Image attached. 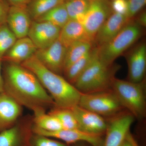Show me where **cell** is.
<instances>
[{"label":"cell","instance_id":"obj_1","mask_svg":"<svg viewBox=\"0 0 146 146\" xmlns=\"http://www.w3.org/2000/svg\"><path fill=\"white\" fill-rule=\"evenodd\" d=\"M2 72L4 91L33 113L54 106L52 98L32 72L21 64L6 62Z\"/></svg>","mask_w":146,"mask_h":146},{"label":"cell","instance_id":"obj_2","mask_svg":"<svg viewBox=\"0 0 146 146\" xmlns=\"http://www.w3.org/2000/svg\"><path fill=\"white\" fill-rule=\"evenodd\" d=\"M21 65L36 76L52 98L54 107L72 109L78 105L82 93L60 75L46 68L34 55Z\"/></svg>","mask_w":146,"mask_h":146},{"label":"cell","instance_id":"obj_3","mask_svg":"<svg viewBox=\"0 0 146 146\" xmlns=\"http://www.w3.org/2000/svg\"><path fill=\"white\" fill-rule=\"evenodd\" d=\"M118 65H108L97 54L73 85L82 94H89L111 89L112 80L120 69Z\"/></svg>","mask_w":146,"mask_h":146},{"label":"cell","instance_id":"obj_4","mask_svg":"<svg viewBox=\"0 0 146 146\" xmlns=\"http://www.w3.org/2000/svg\"><path fill=\"white\" fill-rule=\"evenodd\" d=\"M111 89L124 109L139 120L146 115V82L135 83L117 78L112 80Z\"/></svg>","mask_w":146,"mask_h":146},{"label":"cell","instance_id":"obj_5","mask_svg":"<svg viewBox=\"0 0 146 146\" xmlns=\"http://www.w3.org/2000/svg\"><path fill=\"white\" fill-rule=\"evenodd\" d=\"M142 27L130 20L109 42L98 48L100 59L108 65L130 48L141 37Z\"/></svg>","mask_w":146,"mask_h":146},{"label":"cell","instance_id":"obj_6","mask_svg":"<svg viewBox=\"0 0 146 146\" xmlns=\"http://www.w3.org/2000/svg\"><path fill=\"white\" fill-rule=\"evenodd\" d=\"M78 105L104 118L115 116L124 109L111 89L95 93L82 94Z\"/></svg>","mask_w":146,"mask_h":146},{"label":"cell","instance_id":"obj_7","mask_svg":"<svg viewBox=\"0 0 146 146\" xmlns=\"http://www.w3.org/2000/svg\"><path fill=\"white\" fill-rule=\"evenodd\" d=\"M108 119L103 146H121L135 118L128 111H123Z\"/></svg>","mask_w":146,"mask_h":146},{"label":"cell","instance_id":"obj_8","mask_svg":"<svg viewBox=\"0 0 146 146\" xmlns=\"http://www.w3.org/2000/svg\"><path fill=\"white\" fill-rule=\"evenodd\" d=\"M112 13L109 0H90L81 24L94 44L98 31Z\"/></svg>","mask_w":146,"mask_h":146},{"label":"cell","instance_id":"obj_9","mask_svg":"<svg viewBox=\"0 0 146 146\" xmlns=\"http://www.w3.org/2000/svg\"><path fill=\"white\" fill-rule=\"evenodd\" d=\"M34 134L58 139L67 145L85 143L91 146H103L104 139L102 135H96L78 129H62L57 131H45L33 126Z\"/></svg>","mask_w":146,"mask_h":146},{"label":"cell","instance_id":"obj_10","mask_svg":"<svg viewBox=\"0 0 146 146\" xmlns=\"http://www.w3.org/2000/svg\"><path fill=\"white\" fill-rule=\"evenodd\" d=\"M20 119L11 127L0 132V146H31L34 133L33 120Z\"/></svg>","mask_w":146,"mask_h":146},{"label":"cell","instance_id":"obj_11","mask_svg":"<svg viewBox=\"0 0 146 146\" xmlns=\"http://www.w3.org/2000/svg\"><path fill=\"white\" fill-rule=\"evenodd\" d=\"M67 49L57 39L48 46L37 49L34 55L46 68L60 75L64 71Z\"/></svg>","mask_w":146,"mask_h":146},{"label":"cell","instance_id":"obj_12","mask_svg":"<svg viewBox=\"0 0 146 146\" xmlns=\"http://www.w3.org/2000/svg\"><path fill=\"white\" fill-rule=\"evenodd\" d=\"M71 109L75 116L80 129L96 135L105 134L107 121L104 117L78 105Z\"/></svg>","mask_w":146,"mask_h":146},{"label":"cell","instance_id":"obj_13","mask_svg":"<svg viewBox=\"0 0 146 146\" xmlns=\"http://www.w3.org/2000/svg\"><path fill=\"white\" fill-rule=\"evenodd\" d=\"M60 30L49 23L33 21L27 36L37 49L44 48L58 39Z\"/></svg>","mask_w":146,"mask_h":146},{"label":"cell","instance_id":"obj_14","mask_svg":"<svg viewBox=\"0 0 146 146\" xmlns=\"http://www.w3.org/2000/svg\"><path fill=\"white\" fill-rule=\"evenodd\" d=\"M128 80L138 83L145 80L146 70V44L139 43L131 51L127 57Z\"/></svg>","mask_w":146,"mask_h":146},{"label":"cell","instance_id":"obj_15","mask_svg":"<svg viewBox=\"0 0 146 146\" xmlns=\"http://www.w3.org/2000/svg\"><path fill=\"white\" fill-rule=\"evenodd\" d=\"M32 20L27 7H9L6 24L17 39L27 36Z\"/></svg>","mask_w":146,"mask_h":146},{"label":"cell","instance_id":"obj_16","mask_svg":"<svg viewBox=\"0 0 146 146\" xmlns=\"http://www.w3.org/2000/svg\"><path fill=\"white\" fill-rule=\"evenodd\" d=\"M22 107L5 91L0 94V132L11 127L20 119Z\"/></svg>","mask_w":146,"mask_h":146},{"label":"cell","instance_id":"obj_17","mask_svg":"<svg viewBox=\"0 0 146 146\" xmlns=\"http://www.w3.org/2000/svg\"><path fill=\"white\" fill-rule=\"evenodd\" d=\"M130 20L125 15L112 13L97 33L94 44L97 47L106 44L115 37Z\"/></svg>","mask_w":146,"mask_h":146},{"label":"cell","instance_id":"obj_18","mask_svg":"<svg viewBox=\"0 0 146 146\" xmlns=\"http://www.w3.org/2000/svg\"><path fill=\"white\" fill-rule=\"evenodd\" d=\"M36 50L35 45L28 36L17 39L1 60L21 64L33 56Z\"/></svg>","mask_w":146,"mask_h":146},{"label":"cell","instance_id":"obj_19","mask_svg":"<svg viewBox=\"0 0 146 146\" xmlns=\"http://www.w3.org/2000/svg\"><path fill=\"white\" fill-rule=\"evenodd\" d=\"M58 39L66 48L79 41H88L93 43L83 25L78 21L71 19L61 29Z\"/></svg>","mask_w":146,"mask_h":146},{"label":"cell","instance_id":"obj_20","mask_svg":"<svg viewBox=\"0 0 146 146\" xmlns=\"http://www.w3.org/2000/svg\"><path fill=\"white\" fill-rule=\"evenodd\" d=\"M98 53V47L93 48L81 58L66 68L63 73L65 75V78L70 83L74 84Z\"/></svg>","mask_w":146,"mask_h":146},{"label":"cell","instance_id":"obj_21","mask_svg":"<svg viewBox=\"0 0 146 146\" xmlns=\"http://www.w3.org/2000/svg\"><path fill=\"white\" fill-rule=\"evenodd\" d=\"M70 20L64 3L47 11L35 21L46 22L61 29Z\"/></svg>","mask_w":146,"mask_h":146},{"label":"cell","instance_id":"obj_22","mask_svg":"<svg viewBox=\"0 0 146 146\" xmlns=\"http://www.w3.org/2000/svg\"><path fill=\"white\" fill-rule=\"evenodd\" d=\"M93 45L94 43L90 41H80L74 43L67 48L64 71L90 51L93 48Z\"/></svg>","mask_w":146,"mask_h":146},{"label":"cell","instance_id":"obj_23","mask_svg":"<svg viewBox=\"0 0 146 146\" xmlns=\"http://www.w3.org/2000/svg\"><path fill=\"white\" fill-rule=\"evenodd\" d=\"M33 119L35 127L45 131H57L63 129L59 120L55 116L46 112L34 113Z\"/></svg>","mask_w":146,"mask_h":146},{"label":"cell","instance_id":"obj_24","mask_svg":"<svg viewBox=\"0 0 146 146\" xmlns=\"http://www.w3.org/2000/svg\"><path fill=\"white\" fill-rule=\"evenodd\" d=\"M65 2V0H31L27 6V9L32 19L35 21L47 11Z\"/></svg>","mask_w":146,"mask_h":146},{"label":"cell","instance_id":"obj_25","mask_svg":"<svg viewBox=\"0 0 146 146\" xmlns=\"http://www.w3.org/2000/svg\"><path fill=\"white\" fill-rule=\"evenodd\" d=\"M90 0H70L65 2L69 18L82 23L90 5Z\"/></svg>","mask_w":146,"mask_h":146},{"label":"cell","instance_id":"obj_26","mask_svg":"<svg viewBox=\"0 0 146 146\" xmlns=\"http://www.w3.org/2000/svg\"><path fill=\"white\" fill-rule=\"evenodd\" d=\"M54 107L49 113L57 118L63 129H79L77 121L72 110Z\"/></svg>","mask_w":146,"mask_h":146},{"label":"cell","instance_id":"obj_27","mask_svg":"<svg viewBox=\"0 0 146 146\" xmlns=\"http://www.w3.org/2000/svg\"><path fill=\"white\" fill-rule=\"evenodd\" d=\"M16 38L6 23L0 26V59L16 42Z\"/></svg>","mask_w":146,"mask_h":146},{"label":"cell","instance_id":"obj_28","mask_svg":"<svg viewBox=\"0 0 146 146\" xmlns=\"http://www.w3.org/2000/svg\"><path fill=\"white\" fill-rule=\"evenodd\" d=\"M35 134L33 136L31 146H68L67 144L54 138Z\"/></svg>","mask_w":146,"mask_h":146},{"label":"cell","instance_id":"obj_29","mask_svg":"<svg viewBox=\"0 0 146 146\" xmlns=\"http://www.w3.org/2000/svg\"><path fill=\"white\" fill-rule=\"evenodd\" d=\"M128 9L127 17L131 20L137 15L146 3V0H127Z\"/></svg>","mask_w":146,"mask_h":146},{"label":"cell","instance_id":"obj_30","mask_svg":"<svg viewBox=\"0 0 146 146\" xmlns=\"http://www.w3.org/2000/svg\"><path fill=\"white\" fill-rule=\"evenodd\" d=\"M110 3L113 13L127 16L128 9L127 0H112Z\"/></svg>","mask_w":146,"mask_h":146},{"label":"cell","instance_id":"obj_31","mask_svg":"<svg viewBox=\"0 0 146 146\" xmlns=\"http://www.w3.org/2000/svg\"><path fill=\"white\" fill-rule=\"evenodd\" d=\"M9 7L6 0H0V26L6 23Z\"/></svg>","mask_w":146,"mask_h":146},{"label":"cell","instance_id":"obj_32","mask_svg":"<svg viewBox=\"0 0 146 146\" xmlns=\"http://www.w3.org/2000/svg\"><path fill=\"white\" fill-rule=\"evenodd\" d=\"M11 6L27 7L31 0H6Z\"/></svg>","mask_w":146,"mask_h":146},{"label":"cell","instance_id":"obj_33","mask_svg":"<svg viewBox=\"0 0 146 146\" xmlns=\"http://www.w3.org/2000/svg\"><path fill=\"white\" fill-rule=\"evenodd\" d=\"M136 23L142 27L146 26V13L145 11L141 12L137 17L136 21Z\"/></svg>","mask_w":146,"mask_h":146},{"label":"cell","instance_id":"obj_34","mask_svg":"<svg viewBox=\"0 0 146 146\" xmlns=\"http://www.w3.org/2000/svg\"><path fill=\"white\" fill-rule=\"evenodd\" d=\"M126 139L129 141L132 146H140L138 143H137L136 139L133 137V135L130 133V131L129 132L127 135Z\"/></svg>","mask_w":146,"mask_h":146},{"label":"cell","instance_id":"obj_35","mask_svg":"<svg viewBox=\"0 0 146 146\" xmlns=\"http://www.w3.org/2000/svg\"><path fill=\"white\" fill-rule=\"evenodd\" d=\"M2 61L0 59V94L4 91V84L2 71Z\"/></svg>","mask_w":146,"mask_h":146},{"label":"cell","instance_id":"obj_36","mask_svg":"<svg viewBox=\"0 0 146 146\" xmlns=\"http://www.w3.org/2000/svg\"><path fill=\"white\" fill-rule=\"evenodd\" d=\"M121 146H132L131 145L130 143L129 142V141L127 140L126 139H125V141L123 142L122 145H121Z\"/></svg>","mask_w":146,"mask_h":146},{"label":"cell","instance_id":"obj_37","mask_svg":"<svg viewBox=\"0 0 146 146\" xmlns=\"http://www.w3.org/2000/svg\"><path fill=\"white\" fill-rule=\"evenodd\" d=\"M83 143V142H82L81 143H77V145H76L75 146H88L86 145H85V144H82V143Z\"/></svg>","mask_w":146,"mask_h":146},{"label":"cell","instance_id":"obj_38","mask_svg":"<svg viewBox=\"0 0 146 146\" xmlns=\"http://www.w3.org/2000/svg\"><path fill=\"white\" fill-rule=\"evenodd\" d=\"M70 1V0H65V2L67 1Z\"/></svg>","mask_w":146,"mask_h":146},{"label":"cell","instance_id":"obj_39","mask_svg":"<svg viewBox=\"0 0 146 146\" xmlns=\"http://www.w3.org/2000/svg\"><path fill=\"white\" fill-rule=\"evenodd\" d=\"M111 1H112V0H111Z\"/></svg>","mask_w":146,"mask_h":146}]
</instances>
